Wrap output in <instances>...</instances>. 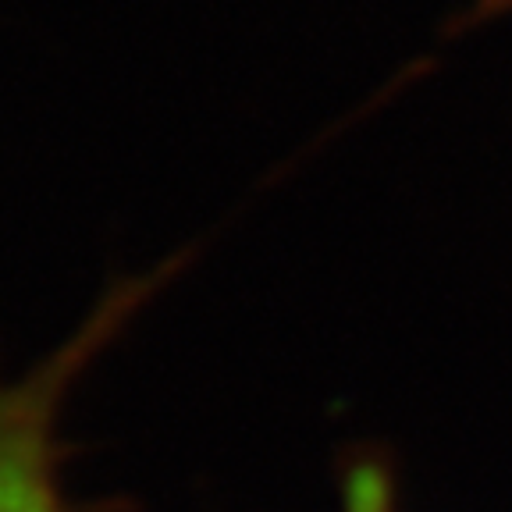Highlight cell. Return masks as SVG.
<instances>
[{
  "mask_svg": "<svg viewBox=\"0 0 512 512\" xmlns=\"http://www.w3.org/2000/svg\"><path fill=\"white\" fill-rule=\"evenodd\" d=\"M0 512H57L47 466V395L0 392Z\"/></svg>",
  "mask_w": 512,
  "mask_h": 512,
  "instance_id": "obj_1",
  "label": "cell"
},
{
  "mask_svg": "<svg viewBox=\"0 0 512 512\" xmlns=\"http://www.w3.org/2000/svg\"><path fill=\"white\" fill-rule=\"evenodd\" d=\"M392 488L388 477L374 463L352 470L349 488H345V512H392Z\"/></svg>",
  "mask_w": 512,
  "mask_h": 512,
  "instance_id": "obj_2",
  "label": "cell"
}]
</instances>
